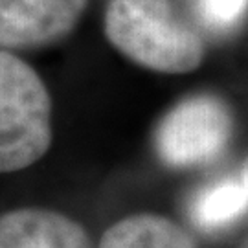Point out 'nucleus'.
Masks as SVG:
<instances>
[{
	"instance_id": "f257e3e1",
	"label": "nucleus",
	"mask_w": 248,
	"mask_h": 248,
	"mask_svg": "<svg viewBox=\"0 0 248 248\" xmlns=\"http://www.w3.org/2000/svg\"><path fill=\"white\" fill-rule=\"evenodd\" d=\"M105 35L127 59L162 74H187L201 66L204 43L169 0H112Z\"/></svg>"
},
{
	"instance_id": "f03ea898",
	"label": "nucleus",
	"mask_w": 248,
	"mask_h": 248,
	"mask_svg": "<svg viewBox=\"0 0 248 248\" xmlns=\"http://www.w3.org/2000/svg\"><path fill=\"white\" fill-rule=\"evenodd\" d=\"M52 145V99L45 81L0 50V173L33 166Z\"/></svg>"
},
{
	"instance_id": "7ed1b4c3",
	"label": "nucleus",
	"mask_w": 248,
	"mask_h": 248,
	"mask_svg": "<svg viewBox=\"0 0 248 248\" xmlns=\"http://www.w3.org/2000/svg\"><path fill=\"white\" fill-rule=\"evenodd\" d=\"M232 136L228 107L213 96L180 101L160 122L155 145L169 168H195L221 156Z\"/></svg>"
},
{
	"instance_id": "20e7f679",
	"label": "nucleus",
	"mask_w": 248,
	"mask_h": 248,
	"mask_svg": "<svg viewBox=\"0 0 248 248\" xmlns=\"http://www.w3.org/2000/svg\"><path fill=\"white\" fill-rule=\"evenodd\" d=\"M89 0H0V50L46 46L78 26Z\"/></svg>"
},
{
	"instance_id": "39448f33",
	"label": "nucleus",
	"mask_w": 248,
	"mask_h": 248,
	"mask_svg": "<svg viewBox=\"0 0 248 248\" xmlns=\"http://www.w3.org/2000/svg\"><path fill=\"white\" fill-rule=\"evenodd\" d=\"M0 248H94L79 222L53 210L18 208L0 215Z\"/></svg>"
},
{
	"instance_id": "423d86ee",
	"label": "nucleus",
	"mask_w": 248,
	"mask_h": 248,
	"mask_svg": "<svg viewBox=\"0 0 248 248\" xmlns=\"http://www.w3.org/2000/svg\"><path fill=\"white\" fill-rule=\"evenodd\" d=\"M99 248H197L178 224L162 215L138 213L112 224Z\"/></svg>"
},
{
	"instance_id": "0eeeda50",
	"label": "nucleus",
	"mask_w": 248,
	"mask_h": 248,
	"mask_svg": "<svg viewBox=\"0 0 248 248\" xmlns=\"http://www.w3.org/2000/svg\"><path fill=\"white\" fill-rule=\"evenodd\" d=\"M248 210L247 191L239 180H222L204 189L191 206V219L201 230L226 228Z\"/></svg>"
},
{
	"instance_id": "6e6552de",
	"label": "nucleus",
	"mask_w": 248,
	"mask_h": 248,
	"mask_svg": "<svg viewBox=\"0 0 248 248\" xmlns=\"http://www.w3.org/2000/svg\"><path fill=\"white\" fill-rule=\"evenodd\" d=\"M248 0H197V13L204 24L217 31L235 26L245 17Z\"/></svg>"
},
{
	"instance_id": "1a4fd4ad",
	"label": "nucleus",
	"mask_w": 248,
	"mask_h": 248,
	"mask_svg": "<svg viewBox=\"0 0 248 248\" xmlns=\"http://www.w3.org/2000/svg\"><path fill=\"white\" fill-rule=\"evenodd\" d=\"M241 182L245 186V191H247V201H248V158L245 160L243 164V171H241Z\"/></svg>"
},
{
	"instance_id": "9d476101",
	"label": "nucleus",
	"mask_w": 248,
	"mask_h": 248,
	"mask_svg": "<svg viewBox=\"0 0 248 248\" xmlns=\"http://www.w3.org/2000/svg\"><path fill=\"white\" fill-rule=\"evenodd\" d=\"M241 248H248V241H247V243H245V245H243Z\"/></svg>"
}]
</instances>
